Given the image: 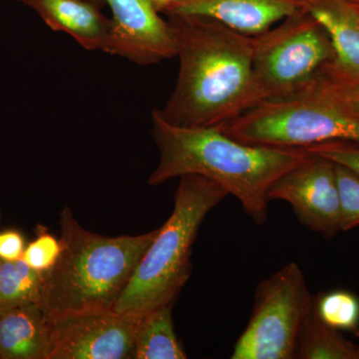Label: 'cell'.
Instances as JSON below:
<instances>
[{
	"label": "cell",
	"instance_id": "cell-1",
	"mask_svg": "<svg viewBox=\"0 0 359 359\" xmlns=\"http://www.w3.org/2000/svg\"><path fill=\"white\" fill-rule=\"evenodd\" d=\"M177 40L178 79L161 117L182 127H219L264 99L254 72V37L211 18L167 15Z\"/></svg>",
	"mask_w": 359,
	"mask_h": 359
},
{
	"label": "cell",
	"instance_id": "cell-4",
	"mask_svg": "<svg viewBox=\"0 0 359 359\" xmlns=\"http://www.w3.org/2000/svg\"><path fill=\"white\" fill-rule=\"evenodd\" d=\"M229 196L216 182L199 176L180 177L174 209L137 264L114 306L116 313L138 318L175 304L192 275L193 245L210 212Z\"/></svg>",
	"mask_w": 359,
	"mask_h": 359
},
{
	"label": "cell",
	"instance_id": "cell-26",
	"mask_svg": "<svg viewBox=\"0 0 359 359\" xmlns=\"http://www.w3.org/2000/svg\"><path fill=\"white\" fill-rule=\"evenodd\" d=\"M349 1L353 2V4H359V0H349Z\"/></svg>",
	"mask_w": 359,
	"mask_h": 359
},
{
	"label": "cell",
	"instance_id": "cell-20",
	"mask_svg": "<svg viewBox=\"0 0 359 359\" xmlns=\"http://www.w3.org/2000/svg\"><path fill=\"white\" fill-rule=\"evenodd\" d=\"M36 238L26 245L23 252V262L34 271L43 273L50 271L61 254V243L59 238L51 235L46 226H36Z\"/></svg>",
	"mask_w": 359,
	"mask_h": 359
},
{
	"label": "cell",
	"instance_id": "cell-11",
	"mask_svg": "<svg viewBox=\"0 0 359 359\" xmlns=\"http://www.w3.org/2000/svg\"><path fill=\"white\" fill-rule=\"evenodd\" d=\"M302 7V0H184L170 6L164 14L211 18L235 32L256 37Z\"/></svg>",
	"mask_w": 359,
	"mask_h": 359
},
{
	"label": "cell",
	"instance_id": "cell-2",
	"mask_svg": "<svg viewBox=\"0 0 359 359\" xmlns=\"http://www.w3.org/2000/svg\"><path fill=\"white\" fill-rule=\"evenodd\" d=\"M152 136L159 150L150 186L185 175H199L218 183L237 198L257 224L268 219L271 185L309 157L302 148L250 145L231 138L218 127H182L152 112Z\"/></svg>",
	"mask_w": 359,
	"mask_h": 359
},
{
	"label": "cell",
	"instance_id": "cell-5",
	"mask_svg": "<svg viewBox=\"0 0 359 359\" xmlns=\"http://www.w3.org/2000/svg\"><path fill=\"white\" fill-rule=\"evenodd\" d=\"M218 128L235 140L264 147L306 148L337 141L359 147L358 113L313 89L263 101Z\"/></svg>",
	"mask_w": 359,
	"mask_h": 359
},
{
	"label": "cell",
	"instance_id": "cell-6",
	"mask_svg": "<svg viewBox=\"0 0 359 359\" xmlns=\"http://www.w3.org/2000/svg\"><path fill=\"white\" fill-rule=\"evenodd\" d=\"M334 59L327 32L304 7L254 37V72L264 101L299 94Z\"/></svg>",
	"mask_w": 359,
	"mask_h": 359
},
{
	"label": "cell",
	"instance_id": "cell-19",
	"mask_svg": "<svg viewBox=\"0 0 359 359\" xmlns=\"http://www.w3.org/2000/svg\"><path fill=\"white\" fill-rule=\"evenodd\" d=\"M335 173L339 194L340 230H353L359 226V176L339 164H335Z\"/></svg>",
	"mask_w": 359,
	"mask_h": 359
},
{
	"label": "cell",
	"instance_id": "cell-22",
	"mask_svg": "<svg viewBox=\"0 0 359 359\" xmlns=\"http://www.w3.org/2000/svg\"><path fill=\"white\" fill-rule=\"evenodd\" d=\"M309 154L320 156L348 168L359 176V147L348 142H327L311 147L302 148Z\"/></svg>",
	"mask_w": 359,
	"mask_h": 359
},
{
	"label": "cell",
	"instance_id": "cell-9",
	"mask_svg": "<svg viewBox=\"0 0 359 359\" xmlns=\"http://www.w3.org/2000/svg\"><path fill=\"white\" fill-rule=\"evenodd\" d=\"M268 198L269 202H287L304 226L323 237H334L341 231L339 187L332 161L309 154L276 180Z\"/></svg>",
	"mask_w": 359,
	"mask_h": 359
},
{
	"label": "cell",
	"instance_id": "cell-24",
	"mask_svg": "<svg viewBox=\"0 0 359 359\" xmlns=\"http://www.w3.org/2000/svg\"><path fill=\"white\" fill-rule=\"evenodd\" d=\"M181 1H184V0H152L156 11L159 13H164L165 11L169 8L170 6L179 4Z\"/></svg>",
	"mask_w": 359,
	"mask_h": 359
},
{
	"label": "cell",
	"instance_id": "cell-23",
	"mask_svg": "<svg viewBox=\"0 0 359 359\" xmlns=\"http://www.w3.org/2000/svg\"><path fill=\"white\" fill-rule=\"evenodd\" d=\"M26 248L25 238L15 229L0 231V261L21 259Z\"/></svg>",
	"mask_w": 359,
	"mask_h": 359
},
{
	"label": "cell",
	"instance_id": "cell-16",
	"mask_svg": "<svg viewBox=\"0 0 359 359\" xmlns=\"http://www.w3.org/2000/svg\"><path fill=\"white\" fill-rule=\"evenodd\" d=\"M295 358L359 359V346L318 318L313 299V308L302 321Z\"/></svg>",
	"mask_w": 359,
	"mask_h": 359
},
{
	"label": "cell",
	"instance_id": "cell-27",
	"mask_svg": "<svg viewBox=\"0 0 359 359\" xmlns=\"http://www.w3.org/2000/svg\"><path fill=\"white\" fill-rule=\"evenodd\" d=\"M354 334H355L356 337H358V339H359V330H358V332H354ZM358 346H359V344H358Z\"/></svg>",
	"mask_w": 359,
	"mask_h": 359
},
{
	"label": "cell",
	"instance_id": "cell-15",
	"mask_svg": "<svg viewBox=\"0 0 359 359\" xmlns=\"http://www.w3.org/2000/svg\"><path fill=\"white\" fill-rule=\"evenodd\" d=\"M174 304L152 309L136 318L135 359H186L188 358L175 332Z\"/></svg>",
	"mask_w": 359,
	"mask_h": 359
},
{
	"label": "cell",
	"instance_id": "cell-12",
	"mask_svg": "<svg viewBox=\"0 0 359 359\" xmlns=\"http://www.w3.org/2000/svg\"><path fill=\"white\" fill-rule=\"evenodd\" d=\"M330 36L334 59L323 71L359 82V7L349 0H302Z\"/></svg>",
	"mask_w": 359,
	"mask_h": 359
},
{
	"label": "cell",
	"instance_id": "cell-13",
	"mask_svg": "<svg viewBox=\"0 0 359 359\" xmlns=\"http://www.w3.org/2000/svg\"><path fill=\"white\" fill-rule=\"evenodd\" d=\"M34 9L53 32L70 35L89 51H105L111 32V18L92 0H22Z\"/></svg>",
	"mask_w": 359,
	"mask_h": 359
},
{
	"label": "cell",
	"instance_id": "cell-29",
	"mask_svg": "<svg viewBox=\"0 0 359 359\" xmlns=\"http://www.w3.org/2000/svg\"><path fill=\"white\" fill-rule=\"evenodd\" d=\"M358 6L359 7V4H358Z\"/></svg>",
	"mask_w": 359,
	"mask_h": 359
},
{
	"label": "cell",
	"instance_id": "cell-17",
	"mask_svg": "<svg viewBox=\"0 0 359 359\" xmlns=\"http://www.w3.org/2000/svg\"><path fill=\"white\" fill-rule=\"evenodd\" d=\"M43 275L22 261L0 263V313L18 306L40 304Z\"/></svg>",
	"mask_w": 359,
	"mask_h": 359
},
{
	"label": "cell",
	"instance_id": "cell-14",
	"mask_svg": "<svg viewBox=\"0 0 359 359\" xmlns=\"http://www.w3.org/2000/svg\"><path fill=\"white\" fill-rule=\"evenodd\" d=\"M49 325L39 304L0 313V358L46 359Z\"/></svg>",
	"mask_w": 359,
	"mask_h": 359
},
{
	"label": "cell",
	"instance_id": "cell-3",
	"mask_svg": "<svg viewBox=\"0 0 359 359\" xmlns=\"http://www.w3.org/2000/svg\"><path fill=\"white\" fill-rule=\"evenodd\" d=\"M157 230L106 237L84 229L70 208L60 214L61 254L43 273L40 308L46 318L88 309H114Z\"/></svg>",
	"mask_w": 359,
	"mask_h": 359
},
{
	"label": "cell",
	"instance_id": "cell-28",
	"mask_svg": "<svg viewBox=\"0 0 359 359\" xmlns=\"http://www.w3.org/2000/svg\"><path fill=\"white\" fill-rule=\"evenodd\" d=\"M0 219H1V215H0ZM0 263H1V261H0Z\"/></svg>",
	"mask_w": 359,
	"mask_h": 359
},
{
	"label": "cell",
	"instance_id": "cell-21",
	"mask_svg": "<svg viewBox=\"0 0 359 359\" xmlns=\"http://www.w3.org/2000/svg\"><path fill=\"white\" fill-rule=\"evenodd\" d=\"M306 89H313L359 114V82L335 76L323 70Z\"/></svg>",
	"mask_w": 359,
	"mask_h": 359
},
{
	"label": "cell",
	"instance_id": "cell-8",
	"mask_svg": "<svg viewBox=\"0 0 359 359\" xmlns=\"http://www.w3.org/2000/svg\"><path fill=\"white\" fill-rule=\"evenodd\" d=\"M46 359L134 358L136 318L88 309L47 318Z\"/></svg>",
	"mask_w": 359,
	"mask_h": 359
},
{
	"label": "cell",
	"instance_id": "cell-10",
	"mask_svg": "<svg viewBox=\"0 0 359 359\" xmlns=\"http://www.w3.org/2000/svg\"><path fill=\"white\" fill-rule=\"evenodd\" d=\"M109 6L111 32L106 53L139 65H151L176 57V34L163 20L152 0H103Z\"/></svg>",
	"mask_w": 359,
	"mask_h": 359
},
{
	"label": "cell",
	"instance_id": "cell-25",
	"mask_svg": "<svg viewBox=\"0 0 359 359\" xmlns=\"http://www.w3.org/2000/svg\"><path fill=\"white\" fill-rule=\"evenodd\" d=\"M18 1H22V0H18ZM92 1L96 2V4H100L101 2L103 1V0H92Z\"/></svg>",
	"mask_w": 359,
	"mask_h": 359
},
{
	"label": "cell",
	"instance_id": "cell-7",
	"mask_svg": "<svg viewBox=\"0 0 359 359\" xmlns=\"http://www.w3.org/2000/svg\"><path fill=\"white\" fill-rule=\"evenodd\" d=\"M299 264H285L257 285L249 323L240 335L231 359H292L302 321L313 308Z\"/></svg>",
	"mask_w": 359,
	"mask_h": 359
},
{
	"label": "cell",
	"instance_id": "cell-18",
	"mask_svg": "<svg viewBox=\"0 0 359 359\" xmlns=\"http://www.w3.org/2000/svg\"><path fill=\"white\" fill-rule=\"evenodd\" d=\"M314 309L318 318L337 330L358 332L359 299L347 290H332L314 297Z\"/></svg>",
	"mask_w": 359,
	"mask_h": 359
}]
</instances>
